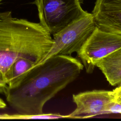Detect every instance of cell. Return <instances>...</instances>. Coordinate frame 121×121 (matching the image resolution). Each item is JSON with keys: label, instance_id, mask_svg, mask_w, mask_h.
<instances>
[{"label": "cell", "instance_id": "obj_7", "mask_svg": "<svg viewBox=\"0 0 121 121\" xmlns=\"http://www.w3.org/2000/svg\"><path fill=\"white\" fill-rule=\"evenodd\" d=\"M92 14L98 28L121 35V0H96Z\"/></svg>", "mask_w": 121, "mask_h": 121}, {"label": "cell", "instance_id": "obj_1", "mask_svg": "<svg viewBox=\"0 0 121 121\" xmlns=\"http://www.w3.org/2000/svg\"><path fill=\"white\" fill-rule=\"evenodd\" d=\"M84 66L71 55L51 57L32 68L16 87L6 88V100L17 114H42L45 104L73 82Z\"/></svg>", "mask_w": 121, "mask_h": 121}, {"label": "cell", "instance_id": "obj_11", "mask_svg": "<svg viewBox=\"0 0 121 121\" xmlns=\"http://www.w3.org/2000/svg\"><path fill=\"white\" fill-rule=\"evenodd\" d=\"M114 94L115 100L121 102V84L118 86L115 89L112 90Z\"/></svg>", "mask_w": 121, "mask_h": 121}, {"label": "cell", "instance_id": "obj_13", "mask_svg": "<svg viewBox=\"0 0 121 121\" xmlns=\"http://www.w3.org/2000/svg\"><path fill=\"white\" fill-rule=\"evenodd\" d=\"M1 0H0V2L1 1Z\"/></svg>", "mask_w": 121, "mask_h": 121}, {"label": "cell", "instance_id": "obj_8", "mask_svg": "<svg viewBox=\"0 0 121 121\" xmlns=\"http://www.w3.org/2000/svg\"><path fill=\"white\" fill-rule=\"evenodd\" d=\"M112 86L121 84V47L102 58L95 64Z\"/></svg>", "mask_w": 121, "mask_h": 121}, {"label": "cell", "instance_id": "obj_5", "mask_svg": "<svg viewBox=\"0 0 121 121\" xmlns=\"http://www.w3.org/2000/svg\"><path fill=\"white\" fill-rule=\"evenodd\" d=\"M121 47V35L96 26L77 54L86 72L91 73L97 61Z\"/></svg>", "mask_w": 121, "mask_h": 121}, {"label": "cell", "instance_id": "obj_4", "mask_svg": "<svg viewBox=\"0 0 121 121\" xmlns=\"http://www.w3.org/2000/svg\"><path fill=\"white\" fill-rule=\"evenodd\" d=\"M95 26L93 14L88 13L54 34L53 45L42 62L53 56L78 53Z\"/></svg>", "mask_w": 121, "mask_h": 121}, {"label": "cell", "instance_id": "obj_2", "mask_svg": "<svg viewBox=\"0 0 121 121\" xmlns=\"http://www.w3.org/2000/svg\"><path fill=\"white\" fill-rule=\"evenodd\" d=\"M53 43L52 35L40 22L14 17L10 11L0 12V70L7 84L17 60L26 58L36 65L43 60Z\"/></svg>", "mask_w": 121, "mask_h": 121}, {"label": "cell", "instance_id": "obj_3", "mask_svg": "<svg viewBox=\"0 0 121 121\" xmlns=\"http://www.w3.org/2000/svg\"><path fill=\"white\" fill-rule=\"evenodd\" d=\"M40 23L52 35L87 15L79 0H35Z\"/></svg>", "mask_w": 121, "mask_h": 121}, {"label": "cell", "instance_id": "obj_6", "mask_svg": "<svg viewBox=\"0 0 121 121\" xmlns=\"http://www.w3.org/2000/svg\"><path fill=\"white\" fill-rule=\"evenodd\" d=\"M115 99L112 91L94 90L73 95V100L76 108L68 117L84 119L108 114L109 105Z\"/></svg>", "mask_w": 121, "mask_h": 121}, {"label": "cell", "instance_id": "obj_12", "mask_svg": "<svg viewBox=\"0 0 121 121\" xmlns=\"http://www.w3.org/2000/svg\"><path fill=\"white\" fill-rule=\"evenodd\" d=\"M7 107V104L1 98H0V109H5Z\"/></svg>", "mask_w": 121, "mask_h": 121}, {"label": "cell", "instance_id": "obj_9", "mask_svg": "<svg viewBox=\"0 0 121 121\" xmlns=\"http://www.w3.org/2000/svg\"><path fill=\"white\" fill-rule=\"evenodd\" d=\"M35 65V63L26 58H20L13 64L8 82V87L12 88L18 86L25 78L28 71Z\"/></svg>", "mask_w": 121, "mask_h": 121}, {"label": "cell", "instance_id": "obj_10", "mask_svg": "<svg viewBox=\"0 0 121 121\" xmlns=\"http://www.w3.org/2000/svg\"><path fill=\"white\" fill-rule=\"evenodd\" d=\"M7 86V82L5 79L2 72L0 70V93H3Z\"/></svg>", "mask_w": 121, "mask_h": 121}]
</instances>
